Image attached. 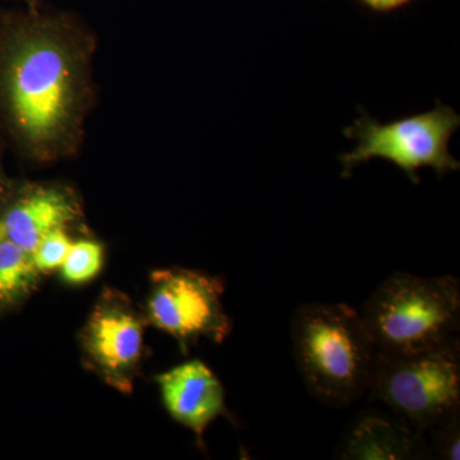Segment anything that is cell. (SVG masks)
<instances>
[{"instance_id":"cell-16","label":"cell","mask_w":460,"mask_h":460,"mask_svg":"<svg viewBox=\"0 0 460 460\" xmlns=\"http://www.w3.org/2000/svg\"><path fill=\"white\" fill-rule=\"evenodd\" d=\"M0 192H2V175H0Z\"/></svg>"},{"instance_id":"cell-12","label":"cell","mask_w":460,"mask_h":460,"mask_svg":"<svg viewBox=\"0 0 460 460\" xmlns=\"http://www.w3.org/2000/svg\"><path fill=\"white\" fill-rule=\"evenodd\" d=\"M104 263V250L96 242H74L65 261L60 266V272L66 281L81 284L90 281L99 274Z\"/></svg>"},{"instance_id":"cell-5","label":"cell","mask_w":460,"mask_h":460,"mask_svg":"<svg viewBox=\"0 0 460 460\" xmlns=\"http://www.w3.org/2000/svg\"><path fill=\"white\" fill-rule=\"evenodd\" d=\"M71 60L48 36L23 40L9 60L7 95L18 128L33 142L50 140L62 128L72 105Z\"/></svg>"},{"instance_id":"cell-2","label":"cell","mask_w":460,"mask_h":460,"mask_svg":"<svg viewBox=\"0 0 460 460\" xmlns=\"http://www.w3.org/2000/svg\"><path fill=\"white\" fill-rule=\"evenodd\" d=\"M361 316L378 353L431 349L458 337L459 280L393 272L368 296Z\"/></svg>"},{"instance_id":"cell-13","label":"cell","mask_w":460,"mask_h":460,"mask_svg":"<svg viewBox=\"0 0 460 460\" xmlns=\"http://www.w3.org/2000/svg\"><path fill=\"white\" fill-rule=\"evenodd\" d=\"M74 242L66 235L65 228L48 233L32 251V260L39 272H47L60 269L66 253Z\"/></svg>"},{"instance_id":"cell-1","label":"cell","mask_w":460,"mask_h":460,"mask_svg":"<svg viewBox=\"0 0 460 460\" xmlns=\"http://www.w3.org/2000/svg\"><path fill=\"white\" fill-rule=\"evenodd\" d=\"M290 339L299 376L321 404L348 407L370 389L376 347L361 314L349 305H299Z\"/></svg>"},{"instance_id":"cell-6","label":"cell","mask_w":460,"mask_h":460,"mask_svg":"<svg viewBox=\"0 0 460 460\" xmlns=\"http://www.w3.org/2000/svg\"><path fill=\"white\" fill-rule=\"evenodd\" d=\"M222 280L204 272L168 269L153 274L148 319L181 345L205 337L222 343L232 321L222 304Z\"/></svg>"},{"instance_id":"cell-11","label":"cell","mask_w":460,"mask_h":460,"mask_svg":"<svg viewBox=\"0 0 460 460\" xmlns=\"http://www.w3.org/2000/svg\"><path fill=\"white\" fill-rule=\"evenodd\" d=\"M38 277L31 253L11 241L0 226V305L12 304L25 295Z\"/></svg>"},{"instance_id":"cell-4","label":"cell","mask_w":460,"mask_h":460,"mask_svg":"<svg viewBox=\"0 0 460 460\" xmlns=\"http://www.w3.org/2000/svg\"><path fill=\"white\" fill-rule=\"evenodd\" d=\"M361 113L353 126L344 129L348 138L358 141L353 151L339 157L345 178L350 177L357 165L371 159L393 163L416 184L420 183L419 171L422 168H431L438 178L459 171L458 160L450 154L449 142L459 128L460 117L440 100L432 111L385 124Z\"/></svg>"},{"instance_id":"cell-8","label":"cell","mask_w":460,"mask_h":460,"mask_svg":"<svg viewBox=\"0 0 460 460\" xmlns=\"http://www.w3.org/2000/svg\"><path fill=\"white\" fill-rule=\"evenodd\" d=\"M156 381L166 411L198 438L226 410L222 383L199 359L177 366L159 375Z\"/></svg>"},{"instance_id":"cell-7","label":"cell","mask_w":460,"mask_h":460,"mask_svg":"<svg viewBox=\"0 0 460 460\" xmlns=\"http://www.w3.org/2000/svg\"><path fill=\"white\" fill-rule=\"evenodd\" d=\"M84 343L109 383L122 390L131 387L144 343V326L131 305L105 296L87 321Z\"/></svg>"},{"instance_id":"cell-9","label":"cell","mask_w":460,"mask_h":460,"mask_svg":"<svg viewBox=\"0 0 460 460\" xmlns=\"http://www.w3.org/2000/svg\"><path fill=\"white\" fill-rule=\"evenodd\" d=\"M77 217V208L63 190L41 189L21 199L0 220L3 232L32 253L48 233L65 228Z\"/></svg>"},{"instance_id":"cell-14","label":"cell","mask_w":460,"mask_h":460,"mask_svg":"<svg viewBox=\"0 0 460 460\" xmlns=\"http://www.w3.org/2000/svg\"><path fill=\"white\" fill-rule=\"evenodd\" d=\"M432 434V447L438 458L459 460L460 458V411L438 422L429 429Z\"/></svg>"},{"instance_id":"cell-15","label":"cell","mask_w":460,"mask_h":460,"mask_svg":"<svg viewBox=\"0 0 460 460\" xmlns=\"http://www.w3.org/2000/svg\"><path fill=\"white\" fill-rule=\"evenodd\" d=\"M366 7L372 9L375 12H381V13H387V12L395 11V9L408 4L411 0H359Z\"/></svg>"},{"instance_id":"cell-3","label":"cell","mask_w":460,"mask_h":460,"mask_svg":"<svg viewBox=\"0 0 460 460\" xmlns=\"http://www.w3.org/2000/svg\"><path fill=\"white\" fill-rule=\"evenodd\" d=\"M371 399L385 402L396 416L425 434L460 411V341L454 337L411 354L376 350Z\"/></svg>"},{"instance_id":"cell-10","label":"cell","mask_w":460,"mask_h":460,"mask_svg":"<svg viewBox=\"0 0 460 460\" xmlns=\"http://www.w3.org/2000/svg\"><path fill=\"white\" fill-rule=\"evenodd\" d=\"M422 434L402 420L365 417L345 443L341 458L348 460H411L425 458Z\"/></svg>"}]
</instances>
